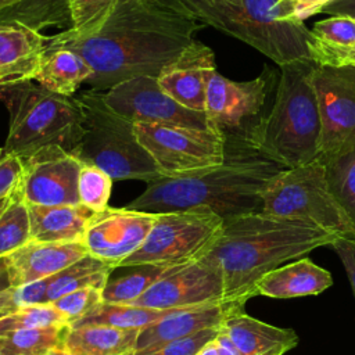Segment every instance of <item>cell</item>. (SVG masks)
Listing matches in <instances>:
<instances>
[{"mask_svg":"<svg viewBox=\"0 0 355 355\" xmlns=\"http://www.w3.org/2000/svg\"><path fill=\"white\" fill-rule=\"evenodd\" d=\"M202 26L180 0H119L98 32L86 37L68 31L49 36L46 50L78 53L93 71L86 83L107 92L136 76H158Z\"/></svg>","mask_w":355,"mask_h":355,"instance_id":"obj_1","label":"cell"},{"mask_svg":"<svg viewBox=\"0 0 355 355\" xmlns=\"http://www.w3.org/2000/svg\"><path fill=\"white\" fill-rule=\"evenodd\" d=\"M283 169L250 141L226 136L220 165L176 178L159 176L126 208L150 214L205 208L222 219L261 212L265 189Z\"/></svg>","mask_w":355,"mask_h":355,"instance_id":"obj_2","label":"cell"},{"mask_svg":"<svg viewBox=\"0 0 355 355\" xmlns=\"http://www.w3.org/2000/svg\"><path fill=\"white\" fill-rule=\"evenodd\" d=\"M337 237L305 220L251 212L223 219L205 255L222 272L223 301L245 305L265 273L315 248L330 247Z\"/></svg>","mask_w":355,"mask_h":355,"instance_id":"obj_3","label":"cell"},{"mask_svg":"<svg viewBox=\"0 0 355 355\" xmlns=\"http://www.w3.org/2000/svg\"><path fill=\"white\" fill-rule=\"evenodd\" d=\"M315 62L293 61L280 65L272 107L250 143L286 169L322 155V116L312 82Z\"/></svg>","mask_w":355,"mask_h":355,"instance_id":"obj_4","label":"cell"},{"mask_svg":"<svg viewBox=\"0 0 355 355\" xmlns=\"http://www.w3.org/2000/svg\"><path fill=\"white\" fill-rule=\"evenodd\" d=\"M204 25L227 33L261 51L279 67L311 60V31L301 21L287 19L277 7L279 0H180Z\"/></svg>","mask_w":355,"mask_h":355,"instance_id":"obj_5","label":"cell"},{"mask_svg":"<svg viewBox=\"0 0 355 355\" xmlns=\"http://www.w3.org/2000/svg\"><path fill=\"white\" fill-rule=\"evenodd\" d=\"M33 82L0 86V101L10 115L4 151L24 159L42 147L57 144L72 153L83 135L79 101Z\"/></svg>","mask_w":355,"mask_h":355,"instance_id":"obj_6","label":"cell"},{"mask_svg":"<svg viewBox=\"0 0 355 355\" xmlns=\"http://www.w3.org/2000/svg\"><path fill=\"white\" fill-rule=\"evenodd\" d=\"M83 115V135L72 154L108 173L112 180L151 182L161 175L154 159L139 141L135 123L104 101V92L83 90L76 96Z\"/></svg>","mask_w":355,"mask_h":355,"instance_id":"obj_7","label":"cell"},{"mask_svg":"<svg viewBox=\"0 0 355 355\" xmlns=\"http://www.w3.org/2000/svg\"><path fill=\"white\" fill-rule=\"evenodd\" d=\"M261 212L305 220L340 237H355L354 225L330 191L320 158L277 173L263 191Z\"/></svg>","mask_w":355,"mask_h":355,"instance_id":"obj_8","label":"cell"},{"mask_svg":"<svg viewBox=\"0 0 355 355\" xmlns=\"http://www.w3.org/2000/svg\"><path fill=\"white\" fill-rule=\"evenodd\" d=\"M222 223L219 215L205 208L157 214L144 243L116 268L180 266L198 261L211 248Z\"/></svg>","mask_w":355,"mask_h":355,"instance_id":"obj_9","label":"cell"},{"mask_svg":"<svg viewBox=\"0 0 355 355\" xmlns=\"http://www.w3.org/2000/svg\"><path fill=\"white\" fill-rule=\"evenodd\" d=\"M277 82L276 71L268 65L259 76L245 82L227 79L215 71L207 87L205 114L225 137L250 141L272 107Z\"/></svg>","mask_w":355,"mask_h":355,"instance_id":"obj_10","label":"cell"},{"mask_svg":"<svg viewBox=\"0 0 355 355\" xmlns=\"http://www.w3.org/2000/svg\"><path fill=\"white\" fill-rule=\"evenodd\" d=\"M135 132L162 176L194 173L218 166L225 158V136L219 130L139 122Z\"/></svg>","mask_w":355,"mask_h":355,"instance_id":"obj_11","label":"cell"},{"mask_svg":"<svg viewBox=\"0 0 355 355\" xmlns=\"http://www.w3.org/2000/svg\"><path fill=\"white\" fill-rule=\"evenodd\" d=\"M104 101L111 110L133 123H162L186 128L218 130L205 112L186 108L166 94L157 76H136L104 92Z\"/></svg>","mask_w":355,"mask_h":355,"instance_id":"obj_12","label":"cell"},{"mask_svg":"<svg viewBox=\"0 0 355 355\" xmlns=\"http://www.w3.org/2000/svg\"><path fill=\"white\" fill-rule=\"evenodd\" d=\"M312 82L322 116L320 159H324L355 143V67L316 64Z\"/></svg>","mask_w":355,"mask_h":355,"instance_id":"obj_13","label":"cell"},{"mask_svg":"<svg viewBox=\"0 0 355 355\" xmlns=\"http://www.w3.org/2000/svg\"><path fill=\"white\" fill-rule=\"evenodd\" d=\"M21 191L28 205H78L82 162L57 144L39 148L22 159Z\"/></svg>","mask_w":355,"mask_h":355,"instance_id":"obj_14","label":"cell"},{"mask_svg":"<svg viewBox=\"0 0 355 355\" xmlns=\"http://www.w3.org/2000/svg\"><path fill=\"white\" fill-rule=\"evenodd\" d=\"M223 301V277L207 255L178 266L128 305L153 309H187Z\"/></svg>","mask_w":355,"mask_h":355,"instance_id":"obj_15","label":"cell"},{"mask_svg":"<svg viewBox=\"0 0 355 355\" xmlns=\"http://www.w3.org/2000/svg\"><path fill=\"white\" fill-rule=\"evenodd\" d=\"M157 214L123 208H105L90 218L83 244L90 255L116 268L132 255L150 233Z\"/></svg>","mask_w":355,"mask_h":355,"instance_id":"obj_16","label":"cell"},{"mask_svg":"<svg viewBox=\"0 0 355 355\" xmlns=\"http://www.w3.org/2000/svg\"><path fill=\"white\" fill-rule=\"evenodd\" d=\"M216 71L211 47L194 40L157 76L161 89L189 110L205 112L209 78Z\"/></svg>","mask_w":355,"mask_h":355,"instance_id":"obj_17","label":"cell"},{"mask_svg":"<svg viewBox=\"0 0 355 355\" xmlns=\"http://www.w3.org/2000/svg\"><path fill=\"white\" fill-rule=\"evenodd\" d=\"M239 308H244V304L220 301L216 304L175 311L140 329L135 355H147L178 338L209 327H220L226 316Z\"/></svg>","mask_w":355,"mask_h":355,"instance_id":"obj_18","label":"cell"},{"mask_svg":"<svg viewBox=\"0 0 355 355\" xmlns=\"http://www.w3.org/2000/svg\"><path fill=\"white\" fill-rule=\"evenodd\" d=\"M83 243H43L29 240L7 255V266L12 287L47 279L87 255Z\"/></svg>","mask_w":355,"mask_h":355,"instance_id":"obj_19","label":"cell"},{"mask_svg":"<svg viewBox=\"0 0 355 355\" xmlns=\"http://www.w3.org/2000/svg\"><path fill=\"white\" fill-rule=\"evenodd\" d=\"M49 36L21 24L0 22V86L33 80Z\"/></svg>","mask_w":355,"mask_h":355,"instance_id":"obj_20","label":"cell"},{"mask_svg":"<svg viewBox=\"0 0 355 355\" xmlns=\"http://www.w3.org/2000/svg\"><path fill=\"white\" fill-rule=\"evenodd\" d=\"M220 330L230 338L241 355H284L298 344L293 329L272 326L239 308L229 313Z\"/></svg>","mask_w":355,"mask_h":355,"instance_id":"obj_21","label":"cell"},{"mask_svg":"<svg viewBox=\"0 0 355 355\" xmlns=\"http://www.w3.org/2000/svg\"><path fill=\"white\" fill-rule=\"evenodd\" d=\"M333 284L331 275L309 258L277 266L265 273L254 286L252 297L287 300L305 295H316Z\"/></svg>","mask_w":355,"mask_h":355,"instance_id":"obj_22","label":"cell"},{"mask_svg":"<svg viewBox=\"0 0 355 355\" xmlns=\"http://www.w3.org/2000/svg\"><path fill=\"white\" fill-rule=\"evenodd\" d=\"M31 240L43 243H83L93 211L78 205H28Z\"/></svg>","mask_w":355,"mask_h":355,"instance_id":"obj_23","label":"cell"},{"mask_svg":"<svg viewBox=\"0 0 355 355\" xmlns=\"http://www.w3.org/2000/svg\"><path fill=\"white\" fill-rule=\"evenodd\" d=\"M139 331L100 324L69 326L62 347L79 355H135Z\"/></svg>","mask_w":355,"mask_h":355,"instance_id":"obj_24","label":"cell"},{"mask_svg":"<svg viewBox=\"0 0 355 355\" xmlns=\"http://www.w3.org/2000/svg\"><path fill=\"white\" fill-rule=\"evenodd\" d=\"M92 75V68L78 53L68 49H50L44 51L33 80L53 93L71 97Z\"/></svg>","mask_w":355,"mask_h":355,"instance_id":"obj_25","label":"cell"},{"mask_svg":"<svg viewBox=\"0 0 355 355\" xmlns=\"http://www.w3.org/2000/svg\"><path fill=\"white\" fill-rule=\"evenodd\" d=\"M355 44V18L331 15L315 22L309 42V58L320 67H337L338 60Z\"/></svg>","mask_w":355,"mask_h":355,"instance_id":"obj_26","label":"cell"},{"mask_svg":"<svg viewBox=\"0 0 355 355\" xmlns=\"http://www.w3.org/2000/svg\"><path fill=\"white\" fill-rule=\"evenodd\" d=\"M115 268L90 254L60 270L49 280L47 304L85 287L104 288Z\"/></svg>","mask_w":355,"mask_h":355,"instance_id":"obj_27","label":"cell"},{"mask_svg":"<svg viewBox=\"0 0 355 355\" xmlns=\"http://www.w3.org/2000/svg\"><path fill=\"white\" fill-rule=\"evenodd\" d=\"M0 22L21 24L36 32L50 26L61 32L72 28L68 0H21L0 14Z\"/></svg>","mask_w":355,"mask_h":355,"instance_id":"obj_28","label":"cell"},{"mask_svg":"<svg viewBox=\"0 0 355 355\" xmlns=\"http://www.w3.org/2000/svg\"><path fill=\"white\" fill-rule=\"evenodd\" d=\"M179 311V309H153L128 304H111V302H101L87 315L80 318L79 320L73 322L71 327H80V326H111L118 329H143L166 315Z\"/></svg>","mask_w":355,"mask_h":355,"instance_id":"obj_29","label":"cell"},{"mask_svg":"<svg viewBox=\"0 0 355 355\" xmlns=\"http://www.w3.org/2000/svg\"><path fill=\"white\" fill-rule=\"evenodd\" d=\"M176 268L178 266L155 265L128 266L125 275H121L116 279L108 277V282L103 288V301L111 304H130Z\"/></svg>","mask_w":355,"mask_h":355,"instance_id":"obj_30","label":"cell"},{"mask_svg":"<svg viewBox=\"0 0 355 355\" xmlns=\"http://www.w3.org/2000/svg\"><path fill=\"white\" fill-rule=\"evenodd\" d=\"M322 161L330 191L355 227V143Z\"/></svg>","mask_w":355,"mask_h":355,"instance_id":"obj_31","label":"cell"},{"mask_svg":"<svg viewBox=\"0 0 355 355\" xmlns=\"http://www.w3.org/2000/svg\"><path fill=\"white\" fill-rule=\"evenodd\" d=\"M68 324L17 330L3 336L4 355H47L64 344Z\"/></svg>","mask_w":355,"mask_h":355,"instance_id":"obj_32","label":"cell"},{"mask_svg":"<svg viewBox=\"0 0 355 355\" xmlns=\"http://www.w3.org/2000/svg\"><path fill=\"white\" fill-rule=\"evenodd\" d=\"M31 240L28 204L21 186L14 191L7 208L0 214V258H4Z\"/></svg>","mask_w":355,"mask_h":355,"instance_id":"obj_33","label":"cell"},{"mask_svg":"<svg viewBox=\"0 0 355 355\" xmlns=\"http://www.w3.org/2000/svg\"><path fill=\"white\" fill-rule=\"evenodd\" d=\"M119 0H68L72 28L69 33L86 37L94 35L111 17Z\"/></svg>","mask_w":355,"mask_h":355,"instance_id":"obj_34","label":"cell"},{"mask_svg":"<svg viewBox=\"0 0 355 355\" xmlns=\"http://www.w3.org/2000/svg\"><path fill=\"white\" fill-rule=\"evenodd\" d=\"M58 324L69 326V322L51 304L31 305L18 308L12 312L0 316V334Z\"/></svg>","mask_w":355,"mask_h":355,"instance_id":"obj_35","label":"cell"},{"mask_svg":"<svg viewBox=\"0 0 355 355\" xmlns=\"http://www.w3.org/2000/svg\"><path fill=\"white\" fill-rule=\"evenodd\" d=\"M112 189V178L96 165L82 162L78 196L79 202L93 212H101L108 208V200Z\"/></svg>","mask_w":355,"mask_h":355,"instance_id":"obj_36","label":"cell"},{"mask_svg":"<svg viewBox=\"0 0 355 355\" xmlns=\"http://www.w3.org/2000/svg\"><path fill=\"white\" fill-rule=\"evenodd\" d=\"M103 302V290L97 287H85L72 291L67 295L51 302V305L60 311L69 322V326L93 311Z\"/></svg>","mask_w":355,"mask_h":355,"instance_id":"obj_37","label":"cell"},{"mask_svg":"<svg viewBox=\"0 0 355 355\" xmlns=\"http://www.w3.org/2000/svg\"><path fill=\"white\" fill-rule=\"evenodd\" d=\"M220 327H209L178 338L147 355H197L208 343L216 338Z\"/></svg>","mask_w":355,"mask_h":355,"instance_id":"obj_38","label":"cell"},{"mask_svg":"<svg viewBox=\"0 0 355 355\" xmlns=\"http://www.w3.org/2000/svg\"><path fill=\"white\" fill-rule=\"evenodd\" d=\"M49 280L50 277L36 280L18 287H11V295H12V302L15 308L18 309L22 306L47 304Z\"/></svg>","mask_w":355,"mask_h":355,"instance_id":"obj_39","label":"cell"},{"mask_svg":"<svg viewBox=\"0 0 355 355\" xmlns=\"http://www.w3.org/2000/svg\"><path fill=\"white\" fill-rule=\"evenodd\" d=\"M330 1L333 0H279L277 7L287 19L304 22L308 17L319 14V11Z\"/></svg>","mask_w":355,"mask_h":355,"instance_id":"obj_40","label":"cell"},{"mask_svg":"<svg viewBox=\"0 0 355 355\" xmlns=\"http://www.w3.org/2000/svg\"><path fill=\"white\" fill-rule=\"evenodd\" d=\"M330 247L341 259L355 295V237H337Z\"/></svg>","mask_w":355,"mask_h":355,"instance_id":"obj_41","label":"cell"},{"mask_svg":"<svg viewBox=\"0 0 355 355\" xmlns=\"http://www.w3.org/2000/svg\"><path fill=\"white\" fill-rule=\"evenodd\" d=\"M319 12L329 15H347L355 18V0H334L326 4Z\"/></svg>","mask_w":355,"mask_h":355,"instance_id":"obj_42","label":"cell"},{"mask_svg":"<svg viewBox=\"0 0 355 355\" xmlns=\"http://www.w3.org/2000/svg\"><path fill=\"white\" fill-rule=\"evenodd\" d=\"M12 287L11 280H10V273H8V266H7V259L0 258V293Z\"/></svg>","mask_w":355,"mask_h":355,"instance_id":"obj_43","label":"cell"},{"mask_svg":"<svg viewBox=\"0 0 355 355\" xmlns=\"http://www.w3.org/2000/svg\"><path fill=\"white\" fill-rule=\"evenodd\" d=\"M337 67H355V44L343 54L337 62Z\"/></svg>","mask_w":355,"mask_h":355,"instance_id":"obj_44","label":"cell"},{"mask_svg":"<svg viewBox=\"0 0 355 355\" xmlns=\"http://www.w3.org/2000/svg\"><path fill=\"white\" fill-rule=\"evenodd\" d=\"M197 355H219V351H218V345H216V341L212 340L211 343H208Z\"/></svg>","mask_w":355,"mask_h":355,"instance_id":"obj_45","label":"cell"},{"mask_svg":"<svg viewBox=\"0 0 355 355\" xmlns=\"http://www.w3.org/2000/svg\"><path fill=\"white\" fill-rule=\"evenodd\" d=\"M21 0H0V14L4 12L6 10L17 6Z\"/></svg>","mask_w":355,"mask_h":355,"instance_id":"obj_46","label":"cell"},{"mask_svg":"<svg viewBox=\"0 0 355 355\" xmlns=\"http://www.w3.org/2000/svg\"><path fill=\"white\" fill-rule=\"evenodd\" d=\"M47 355H79V354H75L64 347H60V348H55V349H51Z\"/></svg>","mask_w":355,"mask_h":355,"instance_id":"obj_47","label":"cell"},{"mask_svg":"<svg viewBox=\"0 0 355 355\" xmlns=\"http://www.w3.org/2000/svg\"><path fill=\"white\" fill-rule=\"evenodd\" d=\"M14 194V193H12ZM12 194L11 196H8V197H4V198H0V214L7 208V205L10 204V201H11V198H12Z\"/></svg>","mask_w":355,"mask_h":355,"instance_id":"obj_48","label":"cell"},{"mask_svg":"<svg viewBox=\"0 0 355 355\" xmlns=\"http://www.w3.org/2000/svg\"><path fill=\"white\" fill-rule=\"evenodd\" d=\"M0 355H4V351H3V336H0Z\"/></svg>","mask_w":355,"mask_h":355,"instance_id":"obj_49","label":"cell"},{"mask_svg":"<svg viewBox=\"0 0 355 355\" xmlns=\"http://www.w3.org/2000/svg\"><path fill=\"white\" fill-rule=\"evenodd\" d=\"M226 1H229L230 4H234V6H239V4H240V0H226Z\"/></svg>","mask_w":355,"mask_h":355,"instance_id":"obj_50","label":"cell"},{"mask_svg":"<svg viewBox=\"0 0 355 355\" xmlns=\"http://www.w3.org/2000/svg\"><path fill=\"white\" fill-rule=\"evenodd\" d=\"M333 1H334V0H333Z\"/></svg>","mask_w":355,"mask_h":355,"instance_id":"obj_51","label":"cell"}]
</instances>
